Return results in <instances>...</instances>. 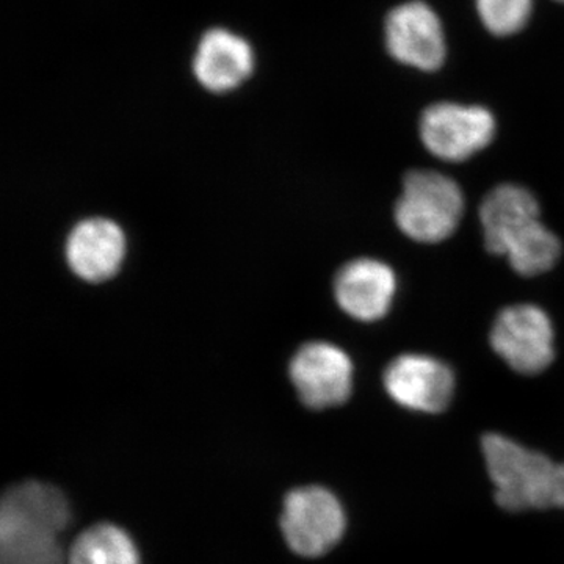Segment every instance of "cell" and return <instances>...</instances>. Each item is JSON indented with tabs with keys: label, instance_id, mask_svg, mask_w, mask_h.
I'll return each mask as SVG.
<instances>
[{
	"label": "cell",
	"instance_id": "30bf717a",
	"mask_svg": "<svg viewBox=\"0 0 564 564\" xmlns=\"http://www.w3.org/2000/svg\"><path fill=\"white\" fill-rule=\"evenodd\" d=\"M397 291L395 273L377 259L345 263L334 281L340 310L359 322H377L391 311Z\"/></svg>",
	"mask_w": 564,
	"mask_h": 564
},
{
	"label": "cell",
	"instance_id": "277c9868",
	"mask_svg": "<svg viewBox=\"0 0 564 564\" xmlns=\"http://www.w3.org/2000/svg\"><path fill=\"white\" fill-rule=\"evenodd\" d=\"M489 343L496 355L521 375L544 372L555 359L554 325L534 304H513L500 311Z\"/></svg>",
	"mask_w": 564,
	"mask_h": 564
},
{
	"label": "cell",
	"instance_id": "3957f363",
	"mask_svg": "<svg viewBox=\"0 0 564 564\" xmlns=\"http://www.w3.org/2000/svg\"><path fill=\"white\" fill-rule=\"evenodd\" d=\"M464 207L462 187L452 177L433 170H413L404 174L393 218L408 239L440 243L454 236Z\"/></svg>",
	"mask_w": 564,
	"mask_h": 564
},
{
	"label": "cell",
	"instance_id": "6da1fadb",
	"mask_svg": "<svg viewBox=\"0 0 564 564\" xmlns=\"http://www.w3.org/2000/svg\"><path fill=\"white\" fill-rule=\"evenodd\" d=\"M69 518L58 489L39 481L13 486L0 507V564H62L58 534Z\"/></svg>",
	"mask_w": 564,
	"mask_h": 564
},
{
	"label": "cell",
	"instance_id": "9a60e30c",
	"mask_svg": "<svg viewBox=\"0 0 564 564\" xmlns=\"http://www.w3.org/2000/svg\"><path fill=\"white\" fill-rule=\"evenodd\" d=\"M69 564H139L135 545L117 525L91 527L74 541Z\"/></svg>",
	"mask_w": 564,
	"mask_h": 564
},
{
	"label": "cell",
	"instance_id": "8fae6325",
	"mask_svg": "<svg viewBox=\"0 0 564 564\" xmlns=\"http://www.w3.org/2000/svg\"><path fill=\"white\" fill-rule=\"evenodd\" d=\"M126 239L120 226L106 218L79 223L66 242L70 270L88 282L109 280L124 259Z\"/></svg>",
	"mask_w": 564,
	"mask_h": 564
},
{
	"label": "cell",
	"instance_id": "5bb4252c",
	"mask_svg": "<svg viewBox=\"0 0 564 564\" xmlns=\"http://www.w3.org/2000/svg\"><path fill=\"white\" fill-rule=\"evenodd\" d=\"M562 251L558 237L538 220L508 243L503 256L516 273L530 278L549 272L558 262Z\"/></svg>",
	"mask_w": 564,
	"mask_h": 564
},
{
	"label": "cell",
	"instance_id": "e0dca14e",
	"mask_svg": "<svg viewBox=\"0 0 564 564\" xmlns=\"http://www.w3.org/2000/svg\"><path fill=\"white\" fill-rule=\"evenodd\" d=\"M558 2H563L564 3V0H558Z\"/></svg>",
	"mask_w": 564,
	"mask_h": 564
},
{
	"label": "cell",
	"instance_id": "52a82bcc",
	"mask_svg": "<svg viewBox=\"0 0 564 564\" xmlns=\"http://www.w3.org/2000/svg\"><path fill=\"white\" fill-rule=\"evenodd\" d=\"M386 392L411 411L437 414L447 410L455 391V375L440 359L406 352L386 367Z\"/></svg>",
	"mask_w": 564,
	"mask_h": 564
},
{
	"label": "cell",
	"instance_id": "2e32d148",
	"mask_svg": "<svg viewBox=\"0 0 564 564\" xmlns=\"http://www.w3.org/2000/svg\"><path fill=\"white\" fill-rule=\"evenodd\" d=\"M485 28L497 36L522 31L532 14V0H477Z\"/></svg>",
	"mask_w": 564,
	"mask_h": 564
},
{
	"label": "cell",
	"instance_id": "4fadbf2b",
	"mask_svg": "<svg viewBox=\"0 0 564 564\" xmlns=\"http://www.w3.org/2000/svg\"><path fill=\"white\" fill-rule=\"evenodd\" d=\"M254 57L250 44L226 31H212L196 52V79L212 91H228L239 87L252 73Z\"/></svg>",
	"mask_w": 564,
	"mask_h": 564
},
{
	"label": "cell",
	"instance_id": "7c38bea8",
	"mask_svg": "<svg viewBox=\"0 0 564 564\" xmlns=\"http://www.w3.org/2000/svg\"><path fill=\"white\" fill-rule=\"evenodd\" d=\"M540 203L529 188L502 184L485 196L480 206L486 250L503 256L508 243L527 226L541 220Z\"/></svg>",
	"mask_w": 564,
	"mask_h": 564
},
{
	"label": "cell",
	"instance_id": "7a4b0ae2",
	"mask_svg": "<svg viewBox=\"0 0 564 564\" xmlns=\"http://www.w3.org/2000/svg\"><path fill=\"white\" fill-rule=\"evenodd\" d=\"M481 447L500 508H564V464H555L500 434H486Z\"/></svg>",
	"mask_w": 564,
	"mask_h": 564
},
{
	"label": "cell",
	"instance_id": "9c48e42d",
	"mask_svg": "<svg viewBox=\"0 0 564 564\" xmlns=\"http://www.w3.org/2000/svg\"><path fill=\"white\" fill-rule=\"evenodd\" d=\"M444 39L440 18L423 2L403 3L386 21L389 54L413 68L440 69L445 61Z\"/></svg>",
	"mask_w": 564,
	"mask_h": 564
},
{
	"label": "cell",
	"instance_id": "ba28073f",
	"mask_svg": "<svg viewBox=\"0 0 564 564\" xmlns=\"http://www.w3.org/2000/svg\"><path fill=\"white\" fill-rule=\"evenodd\" d=\"M291 378L306 406L313 410L339 406L351 395L352 362L336 345L311 343L293 356Z\"/></svg>",
	"mask_w": 564,
	"mask_h": 564
},
{
	"label": "cell",
	"instance_id": "5b68a950",
	"mask_svg": "<svg viewBox=\"0 0 564 564\" xmlns=\"http://www.w3.org/2000/svg\"><path fill=\"white\" fill-rule=\"evenodd\" d=\"M419 131L430 154L456 163L467 161L491 144L496 120L484 107L440 102L423 111Z\"/></svg>",
	"mask_w": 564,
	"mask_h": 564
},
{
	"label": "cell",
	"instance_id": "8992f818",
	"mask_svg": "<svg viewBox=\"0 0 564 564\" xmlns=\"http://www.w3.org/2000/svg\"><path fill=\"white\" fill-rule=\"evenodd\" d=\"M281 529L295 554L314 558L339 543L345 532L344 510L328 489H295L285 499Z\"/></svg>",
	"mask_w": 564,
	"mask_h": 564
}]
</instances>
